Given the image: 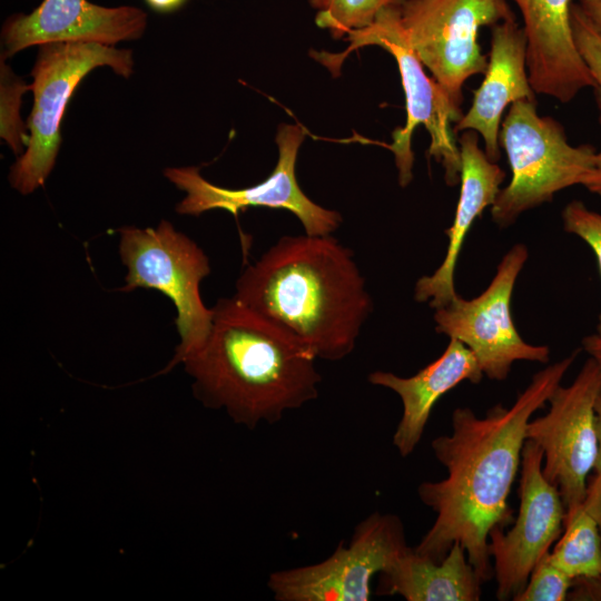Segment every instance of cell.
Returning a JSON list of instances; mask_svg holds the SVG:
<instances>
[{"label": "cell", "mask_w": 601, "mask_h": 601, "mask_svg": "<svg viewBox=\"0 0 601 601\" xmlns=\"http://www.w3.org/2000/svg\"><path fill=\"white\" fill-rule=\"evenodd\" d=\"M578 353L535 373L509 407L496 404L482 417L470 407L453 411L451 433L431 442L447 475L417 487L420 500L436 518L415 552L441 562L460 542L481 580L493 578L489 533L513 520L508 499L521 465L526 425L549 402Z\"/></svg>", "instance_id": "obj_1"}, {"label": "cell", "mask_w": 601, "mask_h": 601, "mask_svg": "<svg viewBox=\"0 0 601 601\" xmlns=\"http://www.w3.org/2000/svg\"><path fill=\"white\" fill-rule=\"evenodd\" d=\"M234 297L316 358L341 361L373 312L352 249L334 236H282L235 284Z\"/></svg>", "instance_id": "obj_2"}, {"label": "cell", "mask_w": 601, "mask_h": 601, "mask_svg": "<svg viewBox=\"0 0 601 601\" xmlns=\"http://www.w3.org/2000/svg\"><path fill=\"white\" fill-rule=\"evenodd\" d=\"M211 308L206 342L181 363L205 406L255 428L318 397L317 358L305 345L234 296Z\"/></svg>", "instance_id": "obj_3"}, {"label": "cell", "mask_w": 601, "mask_h": 601, "mask_svg": "<svg viewBox=\"0 0 601 601\" xmlns=\"http://www.w3.org/2000/svg\"><path fill=\"white\" fill-rule=\"evenodd\" d=\"M351 46L344 53L316 52V59L338 75V69L348 53L365 46H380L395 59L402 80L406 101V122L392 132L393 141L385 145L395 158L398 184L406 187L413 178L414 154L411 147L412 134L423 125L430 134L428 155L444 169L449 186L460 181L461 157L452 124L462 117L444 89L424 70V65L412 48L396 14V7L384 9L375 21L347 35Z\"/></svg>", "instance_id": "obj_4"}, {"label": "cell", "mask_w": 601, "mask_h": 601, "mask_svg": "<svg viewBox=\"0 0 601 601\" xmlns=\"http://www.w3.org/2000/svg\"><path fill=\"white\" fill-rule=\"evenodd\" d=\"M500 146L511 169L509 185L501 188L491 207L492 220L500 227L552 201L559 191L582 185L597 157L591 145H571L564 127L553 117L540 116L536 101L530 100L509 107L501 124Z\"/></svg>", "instance_id": "obj_5"}, {"label": "cell", "mask_w": 601, "mask_h": 601, "mask_svg": "<svg viewBox=\"0 0 601 601\" xmlns=\"http://www.w3.org/2000/svg\"><path fill=\"white\" fill-rule=\"evenodd\" d=\"M119 255L127 268L121 292L151 288L175 305V325L180 342L166 371L183 363L206 342L213 308L200 295V284L210 272L205 252L187 235L162 219L157 227L125 226L119 230Z\"/></svg>", "instance_id": "obj_6"}, {"label": "cell", "mask_w": 601, "mask_h": 601, "mask_svg": "<svg viewBox=\"0 0 601 601\" xmlns=\"http://www.w3.org/2000/svg\"><path fill=\"white\" fill-rule=\"evenodd\" d=\"M107 66L129 78L132 51L97 42H50L39 46L31 75L33 106L28 118L26 151L11 166L9 181L22 195L33 193L50 175L61 144L60 126L80 81L95 68Z\"/></svg>", "instance_id": "obj_7"}, {"label": "cell", "mask_w": 601, "mask_h": 601, "mask_svg": "<svg viewBox=\"0 0 601 601\" xmlns=\"http://www.w3.org/2000/svg\"><path fill=\"white\" fill-rule=\"evenodd\" d=\"M396 14L415 53L459 108L466 80L487 68L480 29L515 17L508 0H405Z\"/></svg>", "instance_id": "obj_8"}, {"label": "cell", "mask_w": 601, "mask_h": 601, "mask_svg": "<svg viewBox=\"0 0 601 601\" xmlns=\"http://www.w3.org/2000/svg\"><path fill=\"white\" fill-rule=\"evenodd\" d=\"M528 257L525 245L512 246L479 296L465 299L457 295L447 305L434 309L435 331L467 346L483 374L493 381H504L516 361L542 364L550 361V348L526 343L511 315L513 288Z\"/></svg>", "instance_id": "obj_9"}, {"label": "cell", "mask_w": 601, "mask_h": 601, "mask_svg": "<svg viewBox=\"0 0 601 601\" xmlns=\"http://www.w3.org/2000/svg\"><path fill=\"white\" fill-rule=\"evenodd\" d=\"M410 546L394 514L374 512L325 560L270 573L267 585L277 601H368L372 579Z\"/></svg>", "instance_id": "obj_10"}, {"label": "cell", "mask_w": 601, "mask_h": 601, "mask_svg": "<svg viewBox=\"0 0 601 601\" xmlns=\"http://www.w3.org/2000/svg\"><path fill=\"white\" fill-rule=\"evenodd\" d=\"M600 390L601 370L589 357L569 386L554 390L548 413L526 425L525 439L542 449L543 475L558 487L565 512L587 495L597 455L594 402Z\"/></svg>", "instance_id": "obj_11"}, {"label": "cell", "mask_w": 601, "mask_h": 601, "mask_svg": "<svg viewBox=\"0 0 601 601\" xmlns=\"http://www.w3.org/2000/svg\"><path fill=\"white\" fill-rule=\"evenodd\" d=\"M304 138L305 130L300 126L282 124L276 135L278 160L274 170L264 181L246 188L216 186L200 175L199 167L166 168L165 177L186 193L176 211L199 216L208 210L224 209L237 217L242 210L254 206L286 209L299 219L305 234L332 235L339 227L342 216L309 199L296 180L295 165Z\"/></svg>", "instance_id": "obj_12"}, {"label": "cell", "mask_w": 601, "mask_h": 601, "mask_svg": "<svg viewBox=\"0 0 601 601\" xmlns=\"http://www.w3.org/2000/svg\"><path fill=\"white\" fill-rule=\"evenodd\" d=\"M543 452L525 440L521 455L520 506L513 526H494L487 550L494 560L496 598L514 599L526 585L541 556L550 551L564 529L565 508L558 487L543 475Z\"/></svg>", "instance_id": "obj_13"}, {"label": "cell", "mask_w": 601, "mask_h": 601, "mask_svg": "<svg viewBox=\"0 0 601 601\" xmlns=\"http://www.w3.org/2000/svg\"><path fill=\"white\" fill-rule=\"evenodd\" d=\"M147 13L136 7L106 8L87 0H43L31 13L11 16L2 28L4 55L50 42L114 46L140 38Z\"/></svg>", "instance_id": "obj_14"}, {"label": "cell", "mask_w": 601, "mask_h": 601, "mask_svg": "<svg viewBox=\"0 0 601 601\" xmlns=\"http://www.w3.org/2000/svg\"><path fill=\"white\" fill-rule=\"evenodd\" d=\"M512 1L523 19L528 70L535 93L568 104L592 87V77L572 35L573 0Z\"/></svg>", "instance_id": "obj_15"}, {"label": "cell", "mask_w": 601, "mask_h": 601, "mask_svg": "<svg viewBox=\"0 0 601 601\" xmlns=\"http://www.w3.org/2000/svg\"><path fill=\"white\" fill-rule=\"evenodd\" d=\"M526 38L516 18L492 27L487 68L474 90L469 110L454 124V131L473 130L481 135L489 159L497 161L500 129L506 107L518 100L536 101L529 70Z\"/></svg>", "instance_id": "obj_16"}, {"label": "cell", "mask_w": 601, "mask_h": 601, "mask_svg": "<svg viewBox=\"0 0 601 601\" xmlns=\"http://www.w3.org/2000/svg\"><path fill=\"white\" fill-rule=\"evenodd\" d=\"M457 145L461 188L453 224L445 230L449 238L445 257L433 274L420 277L414 287V299L428 303L433 309L457 297L454 275L465 237L474 221L492 207L505 179L504 170L480 147L477 132L462 131Z\"/></svg>", "instance_id": "obj_17"}, {"label": "cell", "mask_w": 601, "mask_h": 601, "mask_svg": "<svg viewBox=\"0 0 601 601\" xmlns=\"http://www.w3.org/2000/svg\"><path fill=\"white\" fill-rule=\"evenodd\" d=\"M483 372L473 352L456 338H450L439 358L410 377L375 371L368 382L395 392L403 405L402 417L393 434V445L403 457L418 445L436 402L464 381L477 384Z\"/></svg>", "instance_id": "obj_18"}, {"label": "cell", "mask_w": 601, "mask_h": 601, "mask_svg": "<svg viewBox=\"0 0 601 601\" xmlns=\"http://www.w3.org/2000/svg\"><path fill=\"white\" fill-rule=\"evenodd\" d=\"M380 579L378 594H398L407 601H477L483 583L460 542L441 562L408 548Z\"/></svg>", "instance_id": "obj_19"}, {"label": "cell", "mask_w": 601, "mask_h": 601, "mask_svg": "<svg viewBox=\"0 0 601 601\" xmlns=\"http://www.w3.org/2000/svg\"><path fill=\"white\" fill-rule=\"evenodd\" d=\"M550 558L573 582L601 580V533L583 503L565 512L563 532Z\"/></svg>", "instance_id": "obj_20"}, {"label": "cell", "mask_w": 601, "mask_h": 601, "mask_svg": "<svg viewBox=\"0 0 601 601\" xmlns=\"http://www.w3.org/2000/svg\"><path fill=\"white\" fill-rule=\"evenodd\" d=\"M405 0H309L317 11L315 21L332 37L342 39L349 32L371 26L381 11L400 7Z\"/></svg>", "instance_id": "obj_21"}, {"label": "cell", "mask_w": 601, "mask_h": 601, "mask_svg": "<svg viewBox=\"0 0 601 601\" xmlns=\"http://www.w3.org/2000/svg\"><path fill=\"white\" fill-rule=\"evenodd\" d=\"M30 89L1 59V138L18 155L27 146L28 137L20 119L23 93Z\"/></svg>", "instance_id": "obj_22"}, {"label": "cell", "mask_w": 601, "mask_h": 601, "mask_svg": "<svg viewBox=\"0 0 601 601\" xmlns=\"http://www.w3.org/2000/svg\"><path fill=\"white\" fill-rule=\"evenodd\" d=\"M572 585V579L552 562L548 551L536 562L525 588L513 600L564 601Z\"/></svg>", "instance_id": "obj_23"}, {"label": "cell", "mask_w": 601, "mask_h": 601, "mask_svg": "<svg viewBox=\"0 0 601 601\" xmlns=\"http://www.w3.org/2000/svg\"><path fill=\"white\" fill-rule=\"evenodd\" d=\"M571 28L575 47L593 80V90L601 125V36L579 3L571 7Z\"/></svg>", "instance_id": "obj_24"}, {"label": "cell", "mask_w": 601, "mask_h": 601, "mask_svg": "<svg viewBox=\"0 0 601 601\" xmlns=\"http://www.w3.org/2000/svg\"><path fill=\"white\" fill-rule=\"evenodd\" d=\"M564 230L584 240L593 250L601 276V214L588 208L581 200L570 201L562 210ZM597 333L601 334V312Z\"/></svg>", "instance_id": "obj_25"}, {"label": "cell", "mask_w": 601, "mask_h": 601, "mask_svg": "<svg viewBox=\"0 0 601 601\" xmlns=\"http://www.w3.org/2000/svg\"><path fill=\"white\" fill-rule=\"evenodd\" d=\"M583 504L595 520L601 533V475L593 474L588 479L587 495Z\"/></svg>", "instance_id": "obj_26"}, {"label": "cell", "mask_w": 601, "mask_h": 601, "mask_svg": "<svg viewBox=\"0 0 601 601\" xmlns=\"http://www.w3.org/2000/svg\"><path fill=\"white\" fill-rule=\"evenodd\" d=\"M581 186L601 199V147L597 150L593 169L584 178Z\"/></svg>", "instance_id": "obj_27"}, {"label": "cell", "mask_w": 601, "mask_h": 601, "mask_svg": "<svg viewBox=\"0 0 601 601\" xmlns=\"http://www.w3.org/2000/svg\"><path fill=\"white\" fill-rule=\"evenodd\" d=\"M594 428L597 437V455L592 471L594 474L601 475V390L594 402Z\"/></svg>", "instance_id": "obj_28"}, {"label": "cell", "mask_w": 601, "mask_h": 601, "mask_svg": "<svg viewBox=\"0 0 601 601\" xmlns=\"http://www.w3.org/2000/svg\"><path fill=\"white\" fill-rule=\"evenodd\" d=\"M579 4L601 36V0H580Z\"/></svg>", "instance_id": "obj_29"}, {"label": "cell", "mask_w": 601, "mask_h": 601, "mask_svg": "<svg viewBox=\"0 0 601 601\" xmlns=\"http://www.w3.org/2000/svg\"><path fill=\"white\" fill-rule=\"evenodd\" d=\"M582 347L601 370V334L595 333L584 336Z\"/></svg>", "instance_id": "obj_30"}, {"label": "cell", "mask_w": 601, "mask_h": 601, "mask_svg": "<svg viewBox=\"0 0 601 601\" xmlns=\"http://www.w3.org/2000/svg\"><path fill=\"white\" fill-rule=\"evenodd\" d=\"M147 6L158 13H171L181 8L187 0H144Z\"/></svg>", "instance_id": "obj_31"}]
</instances>
